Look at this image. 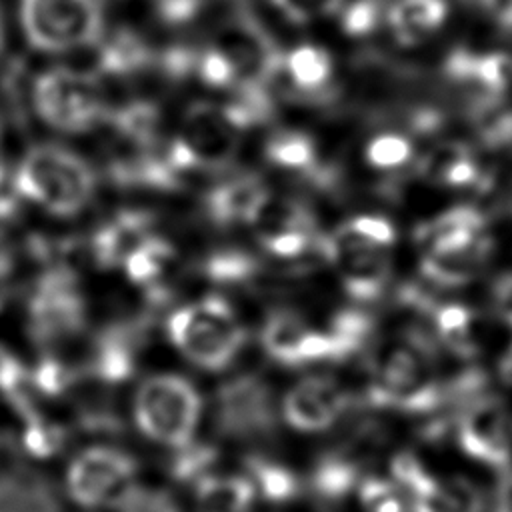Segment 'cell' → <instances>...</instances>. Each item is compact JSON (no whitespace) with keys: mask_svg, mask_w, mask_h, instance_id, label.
I'll list each match as a JSON object with an SVG mask.
<instances>
[{"mask_svg":"<svg viewBox=\"0 0 512 512\" xmlns=\"http://www.w3.org/2000/svg\"><path fill=\"white\" fill-rule=\"evenodd\" d=\"M198 170H224L232 164L240 144V130L226 118L218 104L194 102L176 134Z\"/></svg>","mask_w":512,"mask_h":512,"instance_id":"16","label":"cell"},{"mask_svg":"<svg viewBox=\"0 0 512 512\" xmlns=\"http://www.w3.org/2000/svg\"><path fill=\"white\" fill-rule=\"evenodd\" d=\"M168 458V474L178 484L194 486L202 478L214 472V466L220 460V450L212 442L190 440L178 448Z\"/></svg>","mask_w":512,"mask_h":512,"instance_id":"35","label":"cell"},{"mask_svg":"<svg viewBox=\"0 0 512 512\" xmlns=\"http://www.w3.org/2000/svg\"><path fill=\"white\" fill-rule=\"evenodd\" d=\"M150 332V312L106 324L92 340L88 372L94 380L116 386L128 382L138 368Z\"/></svg>","mask_w":512,"mask_h":512,"instance_id":"15","label":"cell"},{"mask_svg":"<svg viewBox=\"0 0 512 512\" xmlns=\"http://www.w3.org/2000/svg\"><path fill=\"white\" fill-rule=\"evenodd\" d=\"M380 20L378 0H350L340 8V24L350 36L370 34Z\"/></svg>","mask_w":512,"mask_h":512,"instance_id":"43","label":"cell"},{"mask_svg":"<svg viewBox=\"0 0 512 512\" xmlns=\"http://www.w3.org/2000/svg\"><path fill=\"white\" fill-rule=\"evenodd\" d=\"M492 512H512V466L500 472L492 496Z\"/></svg>","mask_w":512,"mask_h":512,"instance_id":"51","label":"cell"},{"mask_svg":"<svg viewBox=\"0 0 512 512\" xmlns=\"http://www.w3.org/2000/svg\"><path fill=\"white\" fill-rule=\"evenodd\" d=\"M198 56H200V50H196V48L172 46L166 52H162L160 56H156V60H158L164 76L182 80V78H188L190 74L196 76Z\"/></svg>","mask_w":512,"mask_h":512,"instance_id":"46","label":"cell"},{"mask_svg":"<svg viewBox=\"0 0 512 512\" xmlns=\"http://www.w3.org/2000/svg\"><path fill=\"white\" fill-rule=\"evenodd\" d=\"M338 230L358 242H364L376 248L390 250V246L396 242V230L392 222L382 216H356L340 224Z\"/></svg>","mask_w":512,"mask_h":512,"instance_id":"42","label":"cell"},{"mask_svg":"<svg viewBox=\"0 0 512 512\" xmlns=\"http://www.w3.org/2000/svg\"><path fill=\"white\" fill-rule=\"evenodd\" d=\"M492 248V238L486 234L462 248L422 252L420 274L424 280L442 288L464 286L482 272L492 254Z\"/></svg>","mask_w":512,"mask_h":512,"instance_id":"22","label":"cell"},{"mask_svg":"<svg viewBox=\"0 0 512 512\" xmlns=\"http://www.w3.org/2000/svg\"><path fill=\"white\" fill-rule=\"evenodd\" d=\"M498 376L506 386L512 388V340L502 350V356L498 360Z\"/></svg>","mask_w":512,"mask_h":512,"instance_id":"53","label":"cell"},{"mask_svg":"<svg viewBox=\"0 0 512 512\" xmlns=\"http://www.w3.org/2000/svg\"><path fill=\"white\" fill-rule=\"evenodd\" d=\"M2 40H4V22H2V12H0V48H2Z\"/></svg>","mask_w":512,"mask_h":512,"instance_id":"55","label":"cell"},{"mask_svg":"<svg viewBox=\"0 0 512 512\" xmlns=\"http://www.w3.org/2000/svg\"><path fill=\"white\" fill-rule=\"evenodd\" d=\"M362 512H416L392 476H364L356 490Z\"/></svg>","mask_w":512,"mask_h":512,"instance_id":"38","label":"cell"},{"mask_svg":"<svg viewBox=\"0 0 512 512\" xmlns=\"http://www.w3.org/2000/svg\"><path fill=\"white\" fill-rule=\"evenodd\" d=\"M26 378V366L4 346L0 344V402L12 404L18 396Z\"/></svg>","mask_w":512,"mask_h":512,"instance_id":"47","label":"cell"},{"mask_svg":"<svg viewBox=\"0 0 512 512\" xmlns=\"http://www.w3.org/2000/svg\"><path fill=\"white\" fill-rule=\"evenodd\" d=\"M6 168H4V160H2V128H0V186L4 184V172Z\"/></svg>","mask_w":512,"mask_h":512,"instance_id":"54","label":"cell"},{"mask_svg":"<svg viewBox=\"0 0 512 512\" xmlns=\"http://www.w3.org/2000/svg\"><path fill=\"white\" fill-rule=\"evenodd\" d=\"M438 352L434 336L422 322L398 340L372 346L364 404L420 418L440 412L444 378L436 366Z\"/></svg>","mask_w":512,"mask_h":512,"instance_id":"1","label":"cell"},{"mask_svg":"<svg viewBox=\"0 0 512 512\" xmlns=\"http://www.w3.org/2000/svg\"><path fill=\"white\" fill-rule=\"evenodd\" d=\"M468 118L484 146L494 150L512 146V106L504 98L470 102Z\"/></svg>","mask_w":512,"mask_h":512,"instance_id":"34","label":"cell"},{"mask_svg":"<svg viewBox=\"0 0 512 512\" xmlns=\"http://www.w3.org/2000/svg\"><path fill=\"white\" fill-rule=\"evenodd\" d=\"M510 206H512V200H510Z\"/></svg>","mask_w":512,"mask_h":512,"instance_id":"56","label":"cell"},{"mask_svg":"<svg viewBox=\"0 0 512 512\" xmlns=\"http://www.w3.org/2000/svg\"><path fill=\"white\" fill-rule=\"evenodd\" d=\"M486 234V216L478 208L456 206L422 224L414 238L422 252H442L468 246Z\"/></svg>","mask_w":512,"mask_h":512,"instance_id":"25","label":"cell"},{"mask_svg":"<svg viewBox=\"0 0 512 512\" xmlns=\"http://www.w3.org/2000/svg\"><path fill=\"white\" fill-rule=\"evenodd\" d=\"M22 416L20 442L24 450L34 458H50L58 454L66 444V428L54 418L46 416L42 410L34 408Z\"/></svg>","mask_w":512,"mask_h":512,"instance_id":"37","label":"cell"},{"mask_svg":"<svg viewBox=\"0 0 512 512\" xmlns=\"http://www.w3.org/2000/svg\"><path fill=\"white\" fill-rule=\"evenodd\" d=\"M270 190L258 174H236L204 196L206 216L218 226L252 224Z\"/></svg>","mask_w":512,"mask_h":512,"instance_id":"19","label":"cell"},{"mask_svg":"<svg viewBox=\"0 0 512 512\" xmlns=\"http://www.w3.org/2000/svg\"><path fill=\"white\" fill-rule=\"evenodd\" d=\"M88 320V302L72 266L54 262L34 280L26 298V330L42 348L76 338Z\"/></svg>","mask_w":512,"mask_h":512,"instance_id":"5","label":"cell"},{"mask_svg":"<svg viewBox=\"0 0 512 512\" xmlns=\"http://www.w3.org/2000/svg\"><path fill=\"white\" fill-rule=\"evenodd\" d=\"M452 434L470 460L498 472L512 466V412L490 390L454 414Z\"/></svg>","mask_w":512,"mask_h":512,"instance_id":"10","label":"cell"},{"mask_svg":"<svg viewBox=\"0 0 512 512\" xmlns=\"http://www.w3.org/2000/svg\"><path fill=\"white\" fill-rule=\"evenodd\" d=\"M444 74L470 92L474 100L504 98L512 82V58L500 52H472L458 48L444 60Z\"/></svg>","mask_w":512,"mask_h":512,"instance_id":"18","label":"cell"},{"mask_svg":"<svg viewBox=\"0 0 512 512\" xmlns=\"http://www.w3.org/2000/svg\"><path fill=\"white\" fill-rule=\"evenodd\" d=\"M420 322L426 324L438 348L456 358L472 360L478 354V316L472 308L460 302H436Z\"/></svg>","mask_w":512,"mask_h":512,"instance_id":"24","label":"cell"},{"mask_svg":"<svg viewBox=\"0 0 512 512\" xmlns=\"http://www.w3.org/2000/svg\"><path fill=\"white\" fill-rule=\"evenodd\" d=\"M362 478L358 456L350 450H330L312 464L306 486L322 504H336L356 494Z\"/></svg>","mask_w":512,"mask_h":512,"instance_id":"26","label":"cell"},{"mask_svg":"<svg viewBox=\"0 0 512 512\" xmlns=\"http://www.w3.org/2000/svg\"><path fill=\"white\" fill-rule=\"evenodd\" d=\"M136 488L138 462L116 446H86L64 470L66 496L86 510H118Z\"/></svg>","mask_w":512,"mask_h":512,"instance_id":"8","label":"cell"},{"mask_svg":"<svg viewBox=\"0 0 512 512\" xmlns=\"http://www.w3.org/2000/svg\"><path fill=\"white\" fill-rule=\"evenodd\" d=\"M290 22L306 24L326 14H336L346 0H270Z\"/></svg>","mask_w":512,"mask_h":512,"instance_id":"44","label":"cell"},{"mask_svg":"<svg viewBox=\"0 0 512 512\" xmlns=\"http://www.w3.org/2000/svg\"><path fill=\"white\" fill-rule=\"evenodd\" d=\"M264 354L284 368H304L328 362L322 328H312L298 312L276 308L260 328Z\"/></svg>","mask_w":512,"mask_h":512,"instance_id":"17","label":"cell"},{"mask_svg":"<svg viewBox=\"0 0 512 512\" xmlns=\"http://www.w3.org/2000/svg\"><path fill=\"white\" fill-rule=\"evenodd\" d=\"M106 122L122 142L140 146L158 142L160 110L148 100H134L118 106L116 110H108Z\"/></svg>","mask_w":512,"mask_h":512,"instance_id":"33","label":"cell"},{"mask_svg":"<svg viewBox=\"0 0 512 512\" xmlns=\"http://www.w3.org/2000/svg\"><path fill=\"white\" fill-rule=\"evenodd\" d=\"M38 118L66 134H80L106 122L108 108L98 78L70 66L44 70L32 88Z\"/></svg>","mask_w":512,"mask_h":512,"instance_id":"6","label":"cell"},{"mask_svg":"<svg viewBox=\"0 0 512 512\" xmlns=\"http://www.w3.org/2000/svg\"><path fill=\"white\" fill-rule=\"evenodd\" d=\"M270 164L284 172H292L314 184L316 188H332L338 182V172L320 162L312 136L298 130H280L272 134L264 146Z\"/></svg>","mask_w":512,"mask_h":512,"instance_id":"20","label":"cell"},{"mask_svg":"<svg viewBox=\"0 0 512 512\" xmlns=\"http://www.w3.org/2000/svg\"><path fill=\"white\" fill-rule=\"evenodd\" d=\"M282 74L306 100H326L332 92V58L322 46L302 44L284 54Z\"/></svg>","mask_w":512,"mask_h":512,"instance_id":"27","label":"cell"},{"mask_svg":"<svg viewBox=\"0 0 512 512\" xmlns=\"http://www.w3.org/2000/svg\"><path fill=\"white\" fill-rule=\"evenodd\" d=\"M196 76L216 90H230L238 82V72L232 60L214 44L200 50Z\"/></svg>","mask_w":512,"mask_h":512,"instance_id":"41","label":"cell"},{"mask_svg":"<svg viewBox=\"0 0 512 512\" xmlns=\"http://www.w3.org/2000/svg\"><path fill=\"white\" fill-rule=\"evenodd\" d=\"M472 148L466 142H458V140H444L440 144H434L420 160L418 170L420 176L424 180H428L430 184L440 186L444 176L448 174V170L470 152Z\"/></svg>","mask_w":512,"mask_h":512,"instance_id":"40","label":"cell"},{"mask_svg":"<svg viewBox=\"0 0 512 512\" xmlns=\"http://www.w3.org/2000/svg\"><path fill=\"white\" fill-rule=\"evenodd\" d=\"M328 264L336 268L344 292L362 304L380 300L392 274L386 248L358 242L338 228L328 234Z\"/></svg>","mask_w":512,"mask_h":512,"instance_id":"13","label":"cell"},{"mask_svg":"<svg viewBox=\"0 0 512 512\" xmlns=\"http://www.w3.org/2000/svg\"><path fill=\"white\" fill-rule=\"evenodd\" d=\"M390 476L406 492L416 512H486V498L472 480L442 478L410 452L392 458Z\"/></svg>","mask_w":512,"mask_h":512,"instance_id":"11","label":"cell"},{"mask_svg":"<svg viewBox=\"0 0 512 512\" xmlns=\"http://www.w3.org/2000/svg\"><path fill=\"white\" fill-rule=\"evenodd\" d=\"M202 4L204 0H154V12L166 26H184L200 14Z\"/></svg>","mask_w":512,"mask_h":512,"instance_id":"48","label":"cell"},{"mask_svg":"<svg viewBox=\"0 0 512 512\" xmlns=\"http://www.w3.org/2000/svg\"><path fill=\"white\" fill-rule=\"evenodd\" d=\"M242 468L258 498L268 504H288L296 500L304 490V482L288 464L266 454H248L242 462Z\"/></svg>","mask_w":512,"mask_h":512,"instance_id":"31","label":"cell"},{"mask_svg":"<svg viewBox=\"0 0 512 512\" xmlns=\"http://www.w3.org/2000/svg\"><path fill=\"white\" fill-rule=\"evenodd\" d=\"M212 422L218 436L232 442L270 440L278 428V404L268 380L244 372L222 382L214 394Z\"/></svg>","mask_w":512,"mask_h":512,"instance_id":"9","label":"cell"},{"mask_svg":"<svg viewBox=\"0 0 512 512\" xmlns=\"http://www.w3.org/2000/svg\"><path fill=\"white\" fill-rule=\"evenodd\" d=\"M354 406V396L336 378L314 374L288 388L280 414L292 430L316 434L338 424Z\"/></svg>","mask_w":512,"mask_h":512,"instance_id":"12","label":"cell"},{"mask_svg":"<svg viewBox=\"0 0 512 512\" xmlns=\"http://www.w3.org/2000/svg\"><path fill=\"white\" fill-rule=\"evenodd\" d=\"M10 280H12V258H10V252L0 244V310L4 308V302L8 298Z\"/></svg>","mask_w":512,"mask_h":512,"instance_id":"52","label":"cell"},{"mask_svg":"<svg viewBox=\"0 0 512 512\" xmlns=\"http://www.w3.org/2000/svg\"><path fill=\"white\" fill-rule=\"evenodd\" d=\"M448 16V0H396L388 10L390 28L404 46L420 44Z\"/></svg>","mask_w":512,"mask_h":512,"instance_id":"32","label":"cell"},{"mask_svg":"<svg viewBox=\"0 0 512 512\" xmlns=\"http://www.w3.org/2000/svg\"><path fill=\"white\" fill-rule=\"evenodd\" d=\"M96 184L94 168L60 144L28 148L12 176V188L22 200L60 218L80 214L94 198Z\"/></svg>","mask_w":512,"mask_h":512,"instance_id":"2","label":"cell"},{"mask_svg":"<svg viewBox=\"0 0 512 512\" xmlns=\"http://www.w3.org/2000/svg\"><path fill=\"white\" fill-rule=\"evenodd\" d=\"M258 494L246 474H208L194 484L196 512H252Z\"/></svg>","mask_w":512,"mask_h":512,"instance_id":"30","label":"cell"},{"mask_svg":"<svg viewBox=\"0 0 512 512\" xmlns=\"http://www.w3.org/2000/svg\"><path fill=\"white\" fill-rule=\"evenodd\" d=\"M214 46L232 60L238 72V82L252 80L270 84L282 74L284 54H280L276 42L250 14L240 12L232 16L220 28Z\"/></svg>","mask_w":512,"mask_h":512,"instance_id":"14","label":"cell"},{"mask_svg":"<svg viewBox=\"0 0 512 512\" xmlns=\"http://www.w3.org/2000/svg\"><path fill=\"white\" fill-rule=\"evenodd\" d=\"M132 416L142 436L156 444L178 448L194 440L202 416V396L180 374H152L136 388Z\"/></svg>","mask_w":512,"mask_h":512,"instance_id":"4","label":"cell"},{"mask_svg":"<svg viewBox=\"0 0 512 512\" xmlns=\"http://www.w3.org/2000/svg\"><path fill=\"white\" fill-rule=\"evenodd\" d=\"M202 274L222 286H244L252 282L260 270L258 260L238 248H224L210 252L200 266Z\"/></svg>","mask_w":512,"mask_h":512,"instance_id":"36","label":"cell"},{"mask_svg":"<svg viewBox=\"0 0 512 512\" xmlns=\"http://www.w3.org/2000/svg\"><path fill=\"white\" fill-rule=\"evenodd\" d=\"M366 162L380 172L402 170L414 156V144L408 136L384 132L374 136L366 146Z\"/></svg>","mask_w":512,"mask_h":512,"instance_id":"39","label":"cell"},{"mask_svg":"<svg viewBox=\"0 0 512 512\" xmlns=\"http://www.w3.org/2000/svg\"><path fill=\"white\" fill-rule=\"evenodd\" d=\"M492 310L496 318L512 330V272L502 274L492 286Z\"/></svg>","mask_w":512,"mask_h":512,"instance_id":"49","label":"cell"},{"mask_svg":"<svg viewBox=\"0 0 512 512\" xmlns=\"http://www.w3.org/2000/svg\"><path fill=\"white\" fill-rule=\"evenodd\" d=\"M154 218L144 210H122L102 222L90 238V254L100 268H122L126 256L148 236Z\"/></svg>","mask_w":512,"mask_h":512,"instance_id":"21","label":"cell"},{"mask_svg":"<svg viewBox=\"0 0 512 512\" xmlns=\"http://www.w3.org/2000/svg\"><path fill=\"white\" fill-rule=\"evenodd\" d=\"M322 332L328 350L326 364H342L374 346L376 320L362 308H342L328 320Z\"/></svg>","mask_w":512,"mask_h":512,"instance_id":"28","label":"cell"},{"mask_svg":"<svg viewBox=\"0 0 512 512\" xmlns=\"http://www.w3.org/2000/svg\"><path fill=\"white\" fill-rule=\"evenodd\" d=\"M166 332L172 346L206 372L232 366L246 344V326L220 296H204L180 306L168 316Z\"/></svg>","mask_w":512,"mask_h":512,"instance_id":"3","label":"cell"},{"mask_svg":"<svg viewBox=\"0 0 512 512\" xmlns=\"http://www.w3.org/2000/svg\"><path fill=\"white\" fill-rule=\"evenodd\" d=\"M154 60L148 42L130 28H118L96 44V72L104 76H132Z\"/></svg>","mask_w":512,"mask_h":512,"instance_id":"29","label":"cell"},{"mask_svg":"<svg viewBox=\"0 0 512 512\" xmlns=\"http://www.w3.org/2000/svg\"><path fill=\"white\" fill-rule=\"evenodd\" d=\"M486 18L504 32H512V0H476Z\"/></svg>","mask_w":512,"mask_h":512,"instance_id":"50","label":"cell"},{"mask_svg":"<svg viewBox=\"0 0 512 512\" xmlns=\"http://www.w3.org/2000/svg\"><path fill=\"white\" fill-rule=\"evenodd\" d=\"M26 42L44 54L96 46L104 36L100 0H20Z\"/></svg>","mask_w":512,"mask_h":512,"instance_id":"7","label":"cell"},{"mask_svg":"<svg viewBox=\"0 0 512 512\" xmlns=\"http://www.w3.org/2000/svg\"><path fill=\"white\" fill-rule=\"evenodd\" d=\"M118 510L120 512H182L178 502L166 490L144 488V486H138Z\"/></svg>","mask_w":512,"mask_h":512,"instance_id":"45","label":"cell"},{"mask_svg":"<svg viewBox=\"0 0 512 512\" xmlns=\"http://www.w3.org/2000/svg\"><path fill=\"white\" fill-rule=\"evenodd\" d=\"M174 260V246L168 240L152 234L126 256L122 270L132 284L146 292L150 306H158L168 298L166 278L174 266Z\"/></svg>","mask_w":512,"mask_h":512,"instance_id":"23","label":"cell"}]
</instances>
